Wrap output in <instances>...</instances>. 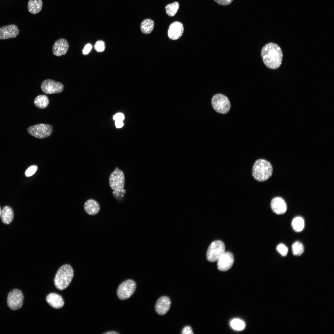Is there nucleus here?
<instances>
[{
  "label": "nucleus",
  "mask_w": 334,
  "mask_h": 334,
  "mask_svg": "<svg viewBox=\"0 0 334 334\" xmlns=\"http://www.w3.org/2000/svg\"><path fill=\"white\" fill-rule=\"evenodd\" d=\"M261 56L263 63L270 69H277L281 64L282 52L276 44L269 43L266 45L261 50Z\"/></svg>",
  "instance_id": "1"
},
{
  "label": "nucleus",
  "mask_w": 334,
  "mask_h": 334,
  "mask_svg": "<svg viewBox=\"0 0 334 334\" xmlns=\"http://www.w3.org/2000/svg\"><path fill=\"white\" fill-rule=\"evenodd\" d=\"M272 167L268 161L263 159H258L254 164L252 170V176L258 182H264L271 177Z\"/></svg>",
  "instance_id": "2"
},
{
  "label": "nucleus",
  "mask_w": 334,
  "mask_h": 334,
  "mask_svg": "<svg viewBox=\"0 0 334 334\" xmlns=\"http://www.w3.org/2000/svg\"><path fill=\"white\" fill-rule=\"evenodd\" d=\"M73 276V270L70 265H62L57 272L54 279L56 288L60 290L66 289L71 282Z\"/></svg>",
  "instance_id": "3"
},
{
  "label": "nucleus",
  "mask_w": 334,
  "mask_h": 334,
  "mask_svg": "<svg viewBox=\"0 0 334 334\" xmlns=\"http://www.w3.org/2000/svg\"><path fill=\"white\" fill-rule=\"evenodd\" d=\"M125 176L123 172L116 167L110 174L109 178V185L114 191L122 192L124 189Z\"/></svg>",
  "instance_id": "4"
},
{
  "label": "nucleus",
  "mask_w": 334,
  "mask_h": 334,
  "mask_svg": "<svg viewBox=\"0 0 334 334\" xmlns=\"http://www.w3.org/2000/svg\"><path fill=\"white\" fill-rule=\"evenodd\" d=\"M53 130V126L43 123L31 126L27 129V131L30 135L40 139H44L50 136Z\"/></svg>",
  "instance_id": "5"
},
{
  "label": "nucleus",
  "mask_w": 334,
  "mask_h": 334,
  "mask_svg": "<svg viewBox=\"0 0 334 334\" xmlns=\"http://www.w3.org/2000/svg\"><path fill=\"white\" fill-rule=\"evenodd\" d=\"M212 104L214 109L220 113H227L230 108L229 99L227 96L221 94H216L213 96Z\"/></svg>",
  "instance_id": "6"
},
{
  "label": "nucleus",
  "mask_w": 334,
  "mask_h": 334,
  "mask_svg": "<svg viewBox=\"0 0 334 334\" xmlns=\"http://www.w3.org/2000/svg\"><path fill=\"white\" fill-rule=\"evenodd\" d=\"M225 250V246L222 241L216 240L213 242L210 245L207 252L208 260L211 262L217 261Z\"/></svg>",
  "instance_id": "7"
},
{
  "label": "nucleus",
  "mask_w": 334,
  "mask_h": 334,
  "mask_svg": "<svg viewBox=\"0 0 334 334\" xmlns=\"http://www.w3.org/2000/svg\"><path fill=\"white\" fill-rule=\"evenodd\" d=\"M24 297L22 291L17 289H14L9 293L7 298V304L11 310H15L20 308L22 306Z\"/></svg>",
  "instance_id": "8"
},
{
  "label": "nucleus",
  "mask_w": 334,
  "mask_h": 334,
  "mask_svg": "<svg viewBox=\"0 0 334 334\" xmlns=\"http://www.w3.org/2000/svg\"><path fill=\"white\" fill-rule=\"evenodd\" d=\"M136 287V284L134 280L131 279L126 280L119 285L117 290V296L121 300L126 299L132 295Z\"/></svg>",
  "instance_id": "9"
},
{
  "label": "nucleus",
  "mask_w": 334,
  "mask_h": 334,
  "mask_svg": "<svg viewBox=\"0 0 334 334\" xmlns=\"http://www.w3.org/2000/svg\"><path fill=\"white\" fill-rule=\"evenodd\" d=\"M41 87L42 91L45 94H56L62 92L64 85L61 82L51 79H46L42 82Z\"/></svg>",
  "instance_id": "10"
},
{
  "label": "nucleus",
  "mask_w": 334,
  "mask_h": 334,
  "mask_svg": "<svg viewBox=\"0 0 334 334\" xmlns=\"http://www.w3.org/2000/svg\"><path fill=\"white\" fill-rule=\"evenodd\" d=\"M234 260L232 254L229 252L225 251L217 260L218 269L222 271L229 270L232 266Z\"/></svg>",
  "instance_id": "11"
},
{
  "label": "nucleus",
  "mask_w": 334,
  "mask_h": 334,
  "mask_svg": "<svg viewBox=\"0 0 334 334\" xmlns=\"http://www.w3.org/2000/svg\"><path fill=\"white\" fill-rule=\"evenodd\" d=\"M19 33V29L15 24L3 26L0 28V40L15 38Z\"/></svg>",
  "instance_id": "12"
},
{
  "label": "nucleus",
  "mask_w": 334,
  "mask_h": 334,
  "mask_svg": "<svg viewBox=\"0 0 334 334\" xmlns=\"http://www.w3.org/2000/svg\"><path fill=\"white\" fill-rule=\"evenodd\" d=\"M184 31L183 24L178 21L172 23L169 26L168 30L169 38L172 40L179 39L182 35Z\"/></svg>",
  "instance_id": "13"
},
{
  "label": "nucleus",
  "mask_w": 334,
  "mask_h": 334,
  "mask_svg": "<svg viewBox=\"0 0 334 334\" xmlns=\"http://www.w3.org/2000/svg\"><path fill=\"white\" fill-rule=\"evenodd\" d=\"M69 48V45L67 40L64 38H60L54 43L52 47L53 53L58 57L63 56L67 52Z\"/></svg>",
  "instance_id": "14"
},
{
  "label": "nucleus",
  "mask_w": 334,
  "mask_h": 334,
  "mask_svg": "<svg viewBox=\"0 0 334 334\" xmlns=\"http://www.w3.org/2000/svg\"><path fill=\"white\" fill-rule=\"evenodd\" d=\"M171 301L167 296H162L157 301L155 309L156 312L159 315H165L169 310L171 305Z\"/></svg>",
  "instance_id": "15"
},
{
  "label": "nucleus",
  "mask_w": 334,
  "mask_h": 334,
  "mask_svg": "<svg viewBox=\"0 0 334 334\" xmlns=\"http://www.w3.org/2000/svg\"><path fill=\"white\" fill-rule=\"evenodd\" d=\"M271 207L273 211L277 214H282L286 212L287 207L285 200L282 198L276 197L271 202Z\"/></svg>",
  "instance_id": "16"
},
{
  "label": "nucleus",
  "mask_w": 334,
  "mask_h": 334,
  "mask_svg": "<svg viewBox=\"0 0 334 334\" xmlns=\"http://www.w3.org/2000/svg\"><path fill=\"white\" fill-rule=\"evenodd\" d=\"M46 300L49 305L55 308H61L64 304L62 297L60 295L54 293L49 294L46 297Z\"/></svg>",
  "instance_id": "17"
},
{
  "label": "nucleus",
  "mask_w": 334,
  "mask_h": 334,
  "mask_svg": "<svg viewBox=\"0 0 334 334\" xmlns=\"http://www.w3.org/2000/svg\"><path fill=\"white\" fill-rule=\"evenodd\" d=\"M84 209L89 215H94L98 213L100 210V206L98 203L93 199H89L85 203Z\"/></svg>",
  "instance_id": "18"
},
{
  "label": "nucleus",
  "mask_w": 334,
  "mask_h": 334,
  "mask_svg": "<svg viewBox=\"0 0 334 334\" xmlns=\"http://www.w3.org/2000/svg\"><path fill=\"white\" fill-rule=\"evenodd\" d=\"M1 217L3 223L6 225L10 224L14 217V212L12 208L8 206H4L2 210Z\"/></svg>",
  "instance_id": "19"
},
{
  "label": "nucleus",
  "mask_w": 334,
  "mask_h": 334,
  "mask_svg": "<svg viewBox=\"0 0 334 334\" xmlns=\"http://www.w3.org/2000/svg\"><path fill=\"white\" fill-rule=\"evenodd\" d=\"M42 4L41 0H29L28 4V10L32 14H36L41 10Z\"/></svg>",
  "instance_id": "20"
},
{
  "label": "nucleus",
  "mask_w": 334,
  "mask_h": 334,
  "mask_svg": "<svg viewBox=\"0 0 334 334\" xmlns=\"http://www.w3.org/2000/svg\"><path fill=\"white\" fill-rule=\"evenodd\" d=\"M154 26V22L152 19L149 18L143 20L140 24V30L144 34H149L152 31Z\"/></svg>",
  "instance_id": "21"
},
{
  "label": "nucleus",
  "mask_w": 334,
  "mask_h": 334,
  "mask_svg": "<svg viewBox=\"0 0 334 334\" xmlns=\"http://www.w3.org/2000/svg\"><path fill=\"white\" fill-rule=\"evenodd\" d=\"M35 105L40 109H44L47 107L49 103L48 97L45 95H39L35 98L34 101Z\"/></svg>",
  "instance_id": "22"
},
{
  "label": "nucleus",
  "mask_w": 334,
  "mask_h": 334,
  "mask_svg": "<svg viewBox=\"0 0 334 334\" xmlns=\"http://www.w3.org/2000/svg\"><path fill=\"white\" fill-rule=\"evenodd\" d=\"M179 7V4L176 1L168 4L166 5L165 7L166 13L169 16L173 17L178 12Z\"/></svg>",
  "instance_id": "23"
},
{
  "label": "nucleus",
  "mask_w": 334,
  "mask_h": 334,
  "mask_svg": "<svg viewBox=\"0 0 334 334\" xmlns=\"http://www.w3.org/2000/svg\"><path fill=\"white\" fill-rule=\"evenodd\" d=\"M292 225L293 230L295 231H301L304 226L303 219L300 217H297L294 218L292 221Z\"/></svg>",
  "instance_id": "24"
},
{
  "label": "nucleus",
  "mask_w": 334,
  "mask_h": 334,
  "mask_svg": "<svg viewBox=\"0 0 334 334\" xmlns=\"http://www.w3.org/2000/svg\"><path fill=\"white\" fill-rule=\"evenodd\" d=\"M292 249L293 254L295 256H300L304 251L303 244L299 241H296L292 245Z\"/></svg>",
  "instance_id": "25"
},
{
  "label": "nucleus",
  "mask_w": 334,
  "mask_h": 334,
  "mask_svg": "<svg viewBox=\"0 0 334 334\" xmlns=\"http://www.w3.org/2000/svg\"><path fill=\"white\" fill-rule=\"evenodd\" d=\"M230 324L233 329L237 331H241L243 330L245 326L244 322L242 320L238 319H235L232 320Z\"/></svg>",
  "instance_id": "26"
},
{
  "label": "nucleus",
  "mask_w": 334,
  "mask_h": 334,
  "mask_svg": "<svg viewBox=\"0 0 334 334\" xmlns=\"http://www.w3.org/2000/svg\"><path fill=\"white\" fill-rule=\"evenodd\" d=\"M95 49L98 52L103 51L105 49V43L101 40H98L96 42L94 45Z\"/></svg>",
  "instance_id": "27"
},
{
  "label": "nucleus",
  "mask_w": 334,
  "mask_h": 334,
  "mask_svg": "<svg viewBox=\"0 0 334 334\" xmlns=\"http://www.w3.org/2000/svg\"><path fill=\"white\" fill-rule=\"evenodd\" d=\"M277 250L283 256H286L288 253V248L284 244L281 243L279 244L276 247Z\"/></svg>",
  "instance_id": "28"
},
{
  "label": "nucleus",
  "mask_w": 334,
  "mask_h": 334,
  "mask_svg": "<svg viewBox=\"0 0 334 334\" xmlns=\"http://www.w3.org/2000/svg\"><path fill=\"white\" fill-rule=\"evenodd\" d=\"M126 191H125L122 192H117L113 191L112 194L114 197L118 202H121L123 201L125 199L124 195L126 193Z\"/></svg>",
  "instance_id": "29"
},
{
  "label": "nucleus",
  "mask_w": 334,
  "mask_h": 334,
  "mask_svg": "<svg viewBox=\"0 0 334 334\" xmlns=\"http://www.w3.org/2000/svg\"><path fill=\"white\" fill-rule=\"evenodd\" d=\"M37 167L36 165H32L28 168L25 172V175L26 177L31 176L33 175L36 171Z\"/></svg>",
  "instance_id": "30"
},
{
  "label": "nucleus",
  "mask_w": 334,
  "mask_h": 334,
  "mask_svg": "<svg viewBox=\"0 0 334 334\" xmlns=\"http://www.w3.org/2000/svg\"><path fill=\"white\" fill-rule=\"evenodd\" d=\"M219 4L222 6H227L231 4L233 0H214Z\"/></svg>",
  "instance_id": "31"
},
{
  "label": "nucleus",
  "mask_w": 334,
  "mask_h": 334,
  "mask_svg": "<svg viewBox=\"0 0 334 334\" xmlns=\"http://www.w3.org/2000/svg\"><path fill=\"white\" fill-rule=\"evenodd\" d=\"M92 47V45L91 44L88 43L86 44L82 51L83 54L84 55L88 54L91 50Z\"/></svg>",
  "instance_id": "32"
},
{
  "label": "nucleus",
  "mask_w": 334,
  "mask_h": 334,
  "mask_svg": "<svg viewBox=\"0 0 334 334\" xmlns=\"http://www.w3.org/2000/svg\"><path fill=\"white\" fill-rule=\"evenodd\" d=\"M193 333L191 328L189 326H186L184 327L182 331V334H192Z\"/></svg>",
  "instance_id": "33"
},
{
  "label": "nucleus",
  "mask_w": 334,
  "mask_h": 334,
  "mask_svg": "<svg viewBox=\"0 0 334 334\" xmlns=\"http://www.w3.org/2000/svg\"><path fill=\"white\" fill-rule=\"evenodd\" d=\"M124 119V115L121 113H118L113 116V119L115 121H123Z\"/></svg>",
  "instance_id": "34"
},
{
  "label": "nucleus",
  "mask_w": 334,
  "mask_h": 334,
  "mask_svg": "<svg viewBox=\"0 0 334 334\" xmlns=\"http://www.w3.org/2000/svg\"><path fill=\"white\" fill-rule=\"evenodd\" d=\"M123 121H115V125L117 128H121L123 125Z\"/></svg>",
  "instance_id": "35"
},
{
  "label": "nucleus",
  "mask_w": 334,
  "mask_h": 334,
  "mask_svg": "<svg viewBox=\"0 0 334 334\" xmlns=\"http://www.w3.org/2000/svg\"><path fill=\"white\" fill-rule=\"evenodd\" d=\"M119 333L118 332H116L115 331H109V332H106L105 333H104V334H119Z\"/></svg>",
  "instance_id": "36"
},
{
  "label": "nucleus",
  "mask_w": 334,
  "mask_h": 334,
  "mask_svg": "<svg viewBox=\"0 0 334 334\" xmlns=\"http://www.w3.org/2000/svg\"><path fill=\"white\" fill-rule=\"evenodd\" d=\"M1 211H2V210H1V207L0 206V217L1 216Z\"/></svg>",
  "instance_id": "37"
}]
</instances>
